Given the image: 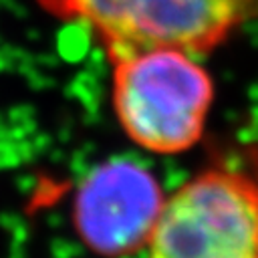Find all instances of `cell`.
<instances>
[{"mask_svg":"<svg viewBox=\"0 0 258 258\" xmlns=\"http://www.w3.org/2000/svg\"><path fill=\"white\" fill-rule=\"evenodd\" d=\"M147 258H258V171L208 165L165 196Z\"/></svg>","mask_w":258,"mask_h":258,"instance_id":"3957f363","label":"cell"},{"mask_svg":"<svg viewBox=\"0 0 258 258\" xmlns=\"http://www.w3.org/2000/svg\"><path fill=\"white\" fill-rule=\"evenodd\" d=\"M64 24L81 26L107 60L149 50L177 48L204 56L240 28L258 22V0H34Z\"/></svg>","mask_w":258,"mask_h":258,"instance_id":"7a4b0ae2","label":"cell"},{"mask_svg":"<svg viewBox=\"0 0 258 258\" xmlns=\"http://www.w3.org/2000/svg\"><path fill=\"white\" fill-rule=\"evenodd\" d=\"M111 64V105L121 131L137 147L175 155L200 143L214 105L212 75L177 48L121 54Z\"/></svg>","mask_w":258,"mask_h":258,"instance_id":"6da1fadb","label":"cell"},{"mask_svg":"<svg viewBox=\"0 0 258 258\" xmlns=\"http://www.w3.org/2000/svg\"><path fill=\"white\" fill-rule=\"evenodd\" d=\"M165 196L145 165L123 157L101 161L73 196V230L99 258L135 256L147 248Z\"/></svg>","mask_w":258,"mask_h":258,"instance_id":"277c9868","label":"cell"}]
</instances>
